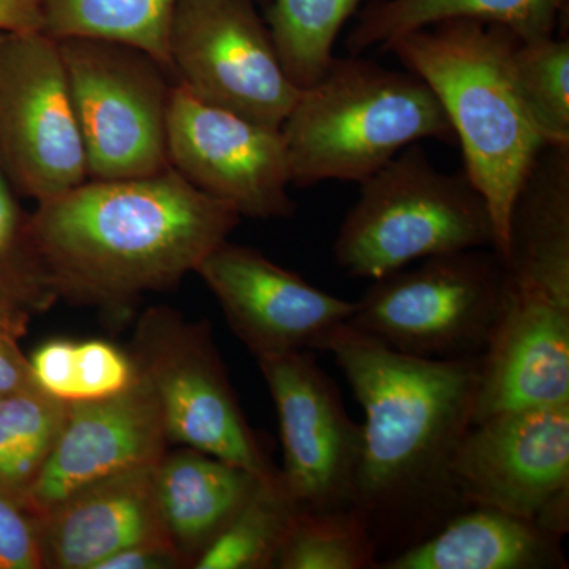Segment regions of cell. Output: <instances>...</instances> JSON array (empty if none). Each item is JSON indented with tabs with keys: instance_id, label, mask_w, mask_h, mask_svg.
Returning a JSON list of instances; mask_svg holds the SVG:
<instances>
[{
	"instance_id": "cell-1",
	"label": "cell",
	"mask_w": 569,
	"mask_h": 569,
	"mask_svg": "<svg viewBox=\"0 0 569 569\" xmlns=\"http://www.w3.org/2000/svg\"><path fill=\"white\" fill-rule=\"evenodd\" d=\"M323 351L365 410L355 505L369 520L378 553L396 556L468 508L452 460L473 425L481 358L397 353L347 323Z\"/></svg>"
},
{
	"instance_id": "cell-2",
	"label": "cell",
	"mask_w": 569,
	"mask_h": 569,
	"mask_svg": "<svg viewBox=\"0 0 569 569\" xmlns=\"http://www.w3.org/2000/svg\"><path fill=\"white\" fill-rule=\"evenodd\" d=\"M241 219L170 167L88 179L39 201L31 231L58 299L121 313L142 295L178 287Z\"/></svg>"
},
{
	"instance_id": "cell-3",
	"label": "cell",
	"mask_w": 569,
	"mask_h": 569,
	"mask_svg": "<svg viewBox=\"0 0 569 569\" xmlns=\"http://www.w3.org/2000/svg\"><path fill=\"white\" fill-rule=\"evenodd\" d=\"M519 41L503 26L449 20L406 33L383 50L421 78L447 112L462 149L463 173L492 216L500 260L512 204L546 148L516 84Z\"/></svg>"
},
{
	"instance_id": "cell-4",
	"label": "cell",
	"mask_w": 569,
	"mask_h": 569,
	"mask_svg": "<svg viewBox=\"0 0 569 569\" xmlns=\"http://www.w3.org/2000/svg\"><path fill=\"white\" fill-rule=\"evenodd\" d=\"M280 134L291 186L362 182L408 146L458 144L436 93L408 70L362 54L335 58L323 77L299 91Z\"/></svg>"
},
{
	"instance_id": "cell-5",
	"label": "cell",
	"mask_w": 569,
	"mask_h": 569,
	"mask_svg": "<svg viewBox=\"0 0 569 569\" xmlns=\"http://www.w3.org/2000/svg\"><path fill=\"white\" fill-rule=\"evenodd\" d=\"M496 249L492 216L468 176L438 170L421 142L359 182L332 247L347 276L377 280L438 254Z\"/></svg>"
},
{
	"instance_id": "cell-6",
	"label": "cell",
	"mask_w": 569,
	"mask_h": 569,
	"mask_svg": "<svg viewBox=\"0 0 569 569\" xmlns=\"http://www.w3.org/2000/svg\"><path fill=\"white\" fill-rule=\"evenodd\" d=\"M507 288L493 249L438 254L373 280L347 325L415 358H481Z\"/></svg>"
},
{
	"instance_id": "cell-7",
	"label": "cell",
	"mask_w": 569,
	"mask_h": 569,
	"mask_svg": "<svg viewBox=\"0 0 569 569\" xmlns=\"http://www.w3.org/2000/svg\"><path fill=\"white\" fill-rule=\"evenodd\" d=\"M84 141L89 179L170 168L168 111L176 81L149 52L107 39H58Z\"/></svg>"
},
{
	"instance_id": "cell-8",
	"label": "cell",
	"mask_w": 569,
	"mask_h": 569,
	"mask_svg": "<svg viewBox=\"0 0 569 569\" xmlns=\"http://www.w3.org/2000/svg\"><path fill=\"white\" fill-rule=\"evenodd\" d=\"M129 351L157 397L170 445L198 449L257 477L279 470L242 413L208 321L151 307L138 321Z\"/></svg>"
},
{
	"instance_id": "cell-9",
	"label": "cell",
	"mask_w": 569,
	"mask_h": 569,
	"mask_svg": "<svg viewBox=\"0 0 569 569\" xmlns=\"http://www.w3.org/2000/svg\"><path fill=\"white\" fill-rule=\"evenodd\" d=\"M0 164L36 203L89 179L61 44L43 31L0 32Z\"/></svg>"
},
{
	"instance_id": "cell-10",
	"label": "cell",
	"mask_w": 569,
	"mask_h": 569,
	"mask_svg": "<svg viewBox=\"0 0 569 569\" xmlns=\"http://www.w3.org/2000/svg\"><path fill=\"white\" fill-rule=\"evenodd\" d=\"M452 478L467 507L500 509L563 539L569 530V402L516 408L475 422Z\"/></svg>"
},
{
	"instance_id": "cell-11",
	"label": "cell",
	"mask_w": 569,
	"mask_h": 569,
	"mask_svg": "<svg viewBox=\"0 0 569 569\" xmlns=\"http://www.w3.org/2000/svg\"><path fill=\"white\" fill-rule=\"evenodd\" d=\"M168 58L187 91L280 130L301 89L284 73L257 0H181Z\"/></svg>"
},
{
	"instance_id": "cell-12",
	"label": "cell",
	"mask_w": 569,
	"mask_h": 569,
	"mask_svg": "<svg viewBox=\"0 0 569 569\" xmlns=\"http://www.w3.org/2000/svg\"><path fill=\"white\" fill-rule=\"evenodd\" d=\"M168 162L194 189L253 220L290 219V168L280 130L197 99L176 82Z\"/></svg>"
},
{
	"instance_id": "cell-13",
	"label": "cell",
	"mask_w": 569,
	"mask_h": 569,
	"mask_svg": "<svg viewBox=\"0 0 569 569\" xmlns=\"http://www.w3.org/2000/svg\"><path fill=\"white\" fill-rule=\"evenodd\" d=\"M279 418L280 477L301 509L355 505L362 425L343 407L312 351L257 359Z\"/></svg>"
},
{
	"instance_id": "cell-14",
	"label": "cell",
	"mask_w": 569,
	"mask_h": 569,
	"mask_svg": "<svg viewBox=\"0 0 569 569\" xmlns=\"http://www.w3.org/2000/svg\"><path fill=\"white\" fill-rule=\"evenodd\" d=\"M194 274L257 359L323 351L355 312L356 302L326 293L260 250L230 241L217 246Z\"/></svg>"
},
{
	"instance_id": "cell-15",
	"label": "cell",
	"mask_w": 569,
	"mask_h": 569,
	"mask_svg": "<svg viewBox=\"0 0 569 569\" xmlns=\"http://www.w3.org/2000/svg\"><path fill=\"white\" fill-rule=\"evenodd\" d=\"M168 447L162 410L141 376L122 395L70 403L61 436L24 507L41 518L74 490L133 468L157 466Z\"/></svg>"
},
{
	"instance_id": "cell-16",
	"label": "cell",
	"mask_w": 569,
	"mask_h": 569,
	"mask_svg": "<svg viewBox=\"0 0 569 569\" xmlns=\"http://www.w3.org/2000/svg\"><path fill=\"white\" fill-rule=\"evenodd\" d=\"M569 402V306L508 283L481 356L473 425L501 411Z\"/></svg>"
},
{
	"instance_id": "cell-17",
	"label": "cell",
	"mask_w": 569,
	"mask_h": 569,
	"mask_svg": "<svg viewBox=\"0 0 569 569\" xmlns=\"http://www.w3.org/2000/svg\"><path fill=\"white\" fill-rule=\"evenodd\" d=\"M157 466L100 479L44 512L39 518L43 569H97L132 546L171 545L157 498Z\"/></svg>"
},
{
	"instance_id": "cell-18",
	"label": "cell",
	"mask_w": 569,
	"mask_h": 569,
	"mask_svg": "<svg viewBox=\"0 0 569 569\" xmlns=\"http://www.w3.org/2000/svg\"><path fill=\"white\" fill-rule=\"evenodd\" d=\"M508 283L569 305V146H546L520 187L503 257Z\"/></svg>"
},
{
	"instance_id": "cell-19",
	"label": "cell",
	"mask_w": 569,
	"mask_h": 569,
	"mask_svg": "<svg viewBox=\"0 0 569 569\" xmlns=\"http://www.w3.org/2000/svg\"><path fill=\"white\" fill-rule=\"evenodd\" d=\"M561 538L500 509L468 507L377 569H561Z\"/></svg>"
},
{
	"instance_id": "cell-20",
	"label": "cell",
	"mask_w": 569,
	"mask_h": 569,
	"mask_svg": "<svg viewBox=\"0 0 569 569\" xmlns=\"http://www.w3.org/2000/svg\"><path fill=\"white\" fill-rule=\"evenodd\" d=\"M252 471L193 448L168 451L156 468L164 529L183 567L193 568L252 496Z\"/></svg>"
},
{
	"instance_id": "cell-21",
	"label": "cell",
	"mask_w": 569,
	"mask_h": 569,
	"mask_svg": "<svg viewBox=\"0 0 569 569\" xmlns=\"http://www.w3.org/2000/svg\"><path fill=\"white\" fill-rule=\"evenodd\" d=\"M568 7L569 0H370L359 10L346 48L348 54L383 51L406 33L449 20L492 22L522 41L546 39L568 21Z\"/></svg>"
},
{
	"instance_id": "cell-22",
	"label": "cell",
	"mask_w": 569,
	"mask_h": 569,
	"mask_svg": "<svg viewBox=\"0 0 569 569\" xmlns=\"http://www.w3.org/2000/svg\"><path fill=\"white\" fill-rule=\"evenodd\" d=\"M181 0H47L41 31L132 44L170 70L168 39Z\"/></svg>"
},
{
	"instance_id": "cell-23",
	"label": "cell",
	"mask_w": 569,
	"mask_h": 569,
	"mask_svg": "<svg viewBox=\"0 0 569 569\" xmlns=\"http://www.w3.org/2000/svg\"><path fill=\"white\" fill-rule=\"evenodd\" d=\"M67 411V403L39 387L0 396V492L22 507L61 436Z\"/></svg>"
},
{
	"instance_id": "cell-24",
	"label": "cell",
	"mask_w": 569,
	"mask_h": 569,
	"mask_svg": "<svg viewBox=\"0 0 569 569\" xmlns=\"http://www.w3.org/2000/svg\"><path fill=\"white\" fill-rule=\"evenodd\" d=\"M365 0H268L264 21L284 73L305 89L335 61L336 41Z\"/></svg>"
},
{
	"instance_id": "cell-25",
	"label": "cell",
	"mask_w": 569,
	"mask_h": 569,
	"mask_svg": "<svg viewBox=\"0 0 569 569\" xmlns=\"http://www.w3.org/2000/svg\"><path fill=\"white\" fill-rule=\"evenodd\" d=\"M298 509L280 470L261 477L244 507L193 569H276L277 556Z\"/></svg>"
},
{
	"instance_id": "cell-26",
	"label": "cell",
	"mask_w": 569,
	"mask_h": 569,
	"mask_svg": "<svg viewBox=\"0 0 569 569\" xmlns=\"http://www.w3.org/2000/svg\"><path fill=\"white\" fill-rule=\"evenodd\" d=\"M380 561L369 520L356 505L296 511L276 569H377Z\"/></svg>"
},
{
	"instance_id": "cell-27",
	"label": "cell",
	"mask_w": 569,
	"mask_h": 569,
	"mask_svg": "<svg viewBox=\"0 0 569 569\" xmlns=\"http://www.w3.org/2000/svg\"><path fill=\"white\" fill-rule=\"evenodd\" d=\"M516 84L527 114L546 146H569L568 36L519 41Z\"/></svg>"
},
{
	"instance_id": "cell-28",
	"label": "cell",
	"mask_w": 569,
	"mask_h": 569,
	"mask_svg": "<svg viewBox=\"0 0 569 569\" xmlns=\"http://www.w3.org/2000/svg\"><path fill=\"white\" fill-rule=\"evenodd\" d=\"M21 194L0 164V301L41 313L58 296L33 244L31 212L20 203Z\"/></svg>"
},
{
	"instance_id": "cell-29",
	"label": "cell",
	"mask_w": 569,
	"mask_h": 569,
	"mask_svg": "<svg viewBox=\"0 0 569 569\" xmlns=\"http://www.w3.org/2000/svg\"><path fill=\"white\" fill-rule=\"evenodd\" d=\"M138 378L140 373L129 350L100 339L73 342L63 402L70 406L110 399L132 388Z\"/></svg>"
},
{
	"instance_id": "cell-30",
	"label": "cell",
	"mask_w": 569,
	"mask_h": 569,
	"mask_svg": "<svg viewBox=\"0 0 569 569\" xmlns=\"http://www.w3.org/2000/svg\"><path fill=\"white\" fill-rule=\"evenodd\" d=\"M0 569H43L40 520L0 492Z\"/></svg>"
},
{
	"instance_id": "cell-31",
	"label": "cell",
	"mask_w": 569,
	"mask_h": 569,
	"mask_svg": "<svg viewBox=\"0 0 569 569\" xmlns=\"http://www.w3.org/2000/svg\"><path fill=\"white\" fill-rule=\"evenodd\" d=\"M32 313L0 301V396L37 387L29 358L21 350Z\"/></svg>"
},
{
	"instance_id": "cell-32",
	"label": "cell",
	"mask_w": 569,
	"mask_h": 569,
	"mask_svg": "<svg viewBox=\"0 0 569 569\" xmlns=\"http://www.w3.org/2000/svg\"><path fill=\"white\" fill-rule=\"evenodd\" d=\"M183 567L181 557L171 545H137L112 553L97 569H179Z\"/></svg>"
},
{
	"instance_id": "cell-33",
	"label": "cell",
	"mask_w": 569,
	"mask_h": 569,
	"mask_svg": "<svg viewBox=\"0 0 569 569\" xmlns=\"http://www.w3.org/2000/svg\"><path fill=\"white\" fill-rule=\"evenodd\" d=\"M47 0H0V32L41 31Z\"/></svg>"
},
{
	"instance_id": "cell-34",
	"label": "cell",
	"mask_w": 569,
	"mask_h": 569,
	"mask_svg": "<svg viewBox=\"0 0 569 569\" xmlns=\"http://www.w3.org/2000/svg\"><path fill=\"white\" fill-rule=\"evenodd\" d=\"M261 2H266V3H268V0H261Z\"/></svg>"
}]
</instances>
